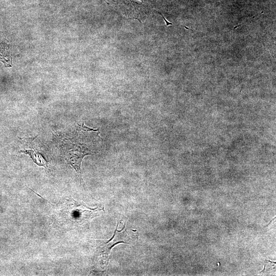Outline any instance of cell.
Listing matches in <instances>:
<instances>
[{"instance_id":"6da1fadb","label":"cell","mask_w":276,"mask_h":276,"mask_svg":"<svg viewBox=\"0 0 276 276\" xmlns=\"http://www.w3.org/2000/svg\"><path fill=\"white\" fill-rule=\"evenodd\" d=\"M98 130L78 125L75 135L65 145L64 158L67 163L76 170L80 182L84 184L81 170V164L84 156L94 154L97 142L101 141Z\"/></svg>"},{"instance_id":"3957f363","label":"cell","mask_w":276,"mask_h":276,"mask_svg":"<svg viewBox=\"0 0 276 276\" xmlns=\"http://www.w3.org/2000/svg\"><path fill=\"white\" fill-rule=\"evenodd\" d=\"M9 45L4 42H0V61L6 66H12L11 58L8 51Z\"/></svg>"},{"instance_id":"277c9868","label":"cell","mask_w":276,"mask_h":276,"mask_svg":"<svg viewBox=\"0 0 276 276\" xmlns=\"http://www.w3.org/2000/svg\"><path fill=\"white\" fill-rule=\"evenodd\" d=\"M161 15H162V14H161ZM162 17H163L165 21H166L167 26H169V25H172V24L169 22L165 19V18L163 15H162Z\"/></svg>"},{"instance_id":"7a4b0ae2","label":"cell","mask_w":276,"mask_h":276,"mask_svg":"<svg viewBox=\"0 0 276 276\" xmlns=\"http://www.w3.org/2000/svg\"><path fill=\"white\" fill-rule=\"evenodd\" d=\"M118 225L115 230L112 237L109 240L104 242L101 241L98 248L99 254L101 256L108 260L109 255L112 248L116 244L120 243L129 244L130 239L128 236L125 225L123 231H119L117 229Z\"/></svg>"},{"instance_id":"5b68a950","label":"cell","mask_w":276,"mask_h":276,"mask_svg":"<svg viewBox=\"0 0 276 276\" xmlns=\"http://www.w3.org/2000/svg\"><path fill=\"white\" fill-rule=\"evenodd\" d=\"M136 1H146V0H136Z\"/></svg>"}]
</instances>
